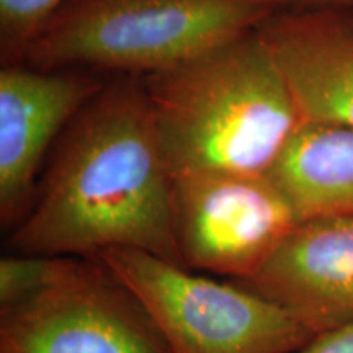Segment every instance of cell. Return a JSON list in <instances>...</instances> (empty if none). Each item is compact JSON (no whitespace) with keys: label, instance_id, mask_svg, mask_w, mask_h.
<instances>
[{"label":"cell","instance_id":"cell-3","mask_svg":"<svg viewBox=\"0 0 353 353\" xmlns=\"http://www.w3.org/2000/svg\"><path fill=\"white\" fill-rule=\"evenodd\" d=\"M291 0H69L23 51L32 68L149 76L260 28Z\"/></svg>","mask_w":353,"mask_h":353},{"label":"cell","instance_id":"cell-4","mask_svg":"<svg viewBox=\"0 0 353 353\" xmlns=\"http://www.w3.org/2000/svg\"><path fill=\"white\" fill-rule=\"evenodd\" d=\"M134 291L174 353H294L314 337L288 309L144 250L97 254Z\"/></svg>","mask_w":353,"mask_h":353},{"label":"cell","instance_id":"cell-10","mask_svg":"<svg viewBox=\"0 0 353 353\" xmlns=\"http://www.w3.org/2000/svg\"><path fill=\"white\" fill-rule=\"evenodd\" d=\"M268 176L290 201L298 223L353 218V130L306 121Z\"/></svg>","mask_w":353,"mask_h":353},{"label":"cell","instance_id":"cell-9","mask_svg":"<svg viewBox=\"0 0 353 353\" xmlns=\"http://www.w3.org/2000/svg\"><path fill=\"white\" fill-rule=\"evenodd\" d=\"M304 120L353 130V17L285 10L260 28Z\"/></svg>","mask_w":353,"mask_h":353},{"label":"cell","instance_id":"cell-1","mask_svg":"<svg viewBox=\"0 0 353 353\" xmlns=\"http://www.w3.org/2000/svg\"><path fill=\"white\" fill-rule=\"evenodd\" d=\"M8 245L51 257L128 247L187 268L175 236L172 174L143 79L103 87L69 123Z\"/></svg>","mask_w":353,"mask_h":353},{"label":"cell","instance_id":"cell-5","mask_svg":"<svg viewBox=\"0 0 353 353\" xmlns=\"http://www.w3.org/2000/svg\"><path fill=\"white\" fill-rule=\"evenodd\" d=\"M0 353H174L148 307L99 255H56L41 288L0 307Z\"/></svg>","mask_w":353,"mask_h":353},{"label":"cell","instance_id":"cell-11","mask_svg":"<svg viewBox=\"0 0 353 353\" xmlns=\"http://www.w3.org/2000/svg\"><path fill=\"white\" fill-rule=\"evenodd\" d=\"M69 0H0V37L8 52H21Z\"/></svg>","mask_w":353,"mask_h":353},{"label":"cell","instance_id":"cell-13","mask_svg":"<svg viewBox=\"0 0 353 353\" xmlns=\"http://www.w3.org/2000/svg\"><path fill=\"white\" fill-rule=\"evenodd\" d=\"M294 353H353V322L316 334Z\"/></svg>","mask_w":353,"mask_h":353},{"label":"cell","instance_id":"cell-12","mask_svg":"<svg viewBox=\"0 0 353 353\" xmlns=\"http://www.w3.org/2000/svg\"><path fill=\"white\" fill-rule=\"evenodd\" d=\"M56 257L51 255H7L0 260V307L28 298L51 275Z\"/></svg>","mask_w":353,"mask_h":353},{"label":"cell","instance_id":"cell-6","mask_svg":"<svg viewBox=\"0 0 353 353\" xmlns=\"http://www.w3.org/2000/svg\"><path fill=\"white\" fill-rule=\"evenodd\" d=\"M175 236L190 270L249 280L298 224L268 175L172 176Z\"/></svg>","mask_w":353,"mask_h":353},{"label":"cell","instance_id":"cell-8","mask_svg":"<svg viewBox=\"0 0 353 353\" xmlns=\"http://www.w3.org/2000/svg\"><path fill=\"white\" fill-rule=\"evenodd\" d=\"M234 283L288 309L314 334L352 324L353 218L301 221L257 275Z\"/></svg>","mask_w":353,"mask_h":353},{"label":"cell","instance_id":"cell-2","mask_svg":"<svg viewBox=\"0 0 353 353\" xmlns=\"http://www.w3.org/2000/svg\"><path fill=\"white\" fill-rule=\"evenodd\" d=\"M141 79L172 176L268 175L306 123L260 32Z\"/></svg>","mask_w":353,"mask_h":353},{"label":"cell","instance_id":"cell-7","mask_svg":"<svg viewBox=\"0 0 353 353\" xmlns=\"http://www.w3.org/2000/svg\"><path fill=\"white\" fill-rule=\"evenodd\" d=\"M105 85L72 69L6 65L0 72V223L12 229L37 193L46 156Z\"/></svg>","mask_w":353,"mask_h":353},{"label":"cell","instance_id":"cell-14","mask_svg":"<svg viewBox=\"0 0 353 353\" xmlns=\"http://www.w3.org/2000/svg\"><path fill=\"white\" fill-rule=\"evenodd\" d=\"M291 3L304 10H343L353 7V0H291Z\"/></svg>","mask_w":353,"mask_h":353}]
</instances>
